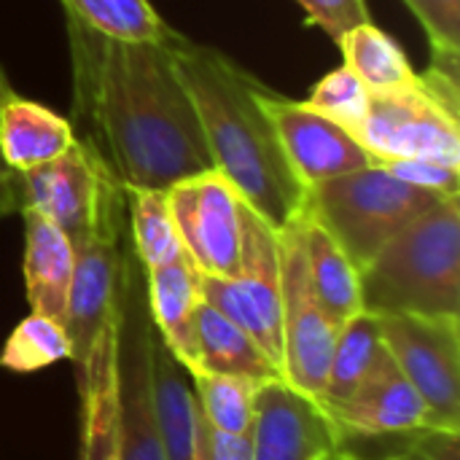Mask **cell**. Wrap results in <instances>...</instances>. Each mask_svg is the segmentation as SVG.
<instances>
[{"mask_svg":"<svg viewBox=\"0 0 460 460\" xmlns=\"http://www.w3.org/2000/svg\"><path fill=\"white\" fill-rule=\"evenodd\" d=\"M62 8L65 16L116 40L175 46L186 38L162 19L151 0H62Z\"/></svg>","mask_w":460,"mask_h":460,"instance_id":"cell-24","label":"cell"},{"mask_svg":"<svg viewBox=\"0 0 460 460\" xmlns=\"http://www.w3.org/2000/svg\"><path fill=\"white\" fill-rule=\"evenodd\" d=\"M208 426L229 437H251L256 423V394L261 385L226 377V375H191L189 377Z\"/></svg>","mask_w":460,"mask_h":460,"instance_id":"cell-27","label":"cell"},{"mask_svg":"<svg viewBox=\"0 0 460 460\" xmlns=\"http://www.w3.org/2000/svg\"><path fill=\"white\" fill-rule=\"evenodd\" d=\"M124 197L129 245L143 272L186 256L170 213L167 189H124Z\"/></svg>","mask_w":460,"mask_h":460,"instance_id":"cell-26","label":"cell"},{"mask_svg":"<svg viewBox=\"0 0 460 460\" xmlns=\"http://www.w3.org/2000/svg\"><path fill=\"white\" fill-rule=\"evenodd\" d=\"M73 348L67 332L59 321L30 313L3 342L0 348V369L30 375L46 369L59 361H70Z\"/></svg>","mask_w":460,"mask_h":460,"instance_id":"cell-28","label":"cell"},{"mask_svg":"<svg viewBox=\"0 0 460 460\" xmlns=\"http://www.w3.org/2000/svg\"><path fill=\"white\" fill-rule=\"evenodd\" d=\"M326 460H364V458H361V456H356L353 450H348V447L342 445V447H337V450H334V453H332Z\"/></svg>","mask_w":460,"mask_h":460,"instance_id":"cell-37","label":"cell"},{"mask_svg":"<svg viewBox=\"0 0 460 460\" xmlns=\"http://www.w3.org/2000/svg\"><path fill=\"white\" fill-rule=\"evenodd\" d=\"M186 369L170 356V350L154 334L151 345V388L154 410L167 460H194L199 402L194 385L186 380Z\"/></svg>","mask_w":460,"mask_h":460,"instance_id":"cell-22","label":"cell"},{"mask_svg":"<svg viewBox=\"0 0 460 460\" xmlns=\"http://www.w3.org/2000/svg\"><path fill=\"white\" fill-rule=\"evenodd\" d=\"M213 170L226 175L240 199L275 232L305 216L307 189L294 175L272 119L261 105V81L224 51L183 38L172 49Z\"/></svg>","mask_w":460,"mask_h":460,"instance_id":"cell-2","label":"cell"},{"mask_svg":"<svg viewBox=\"0 0 460 460\" xmlns=\"http://www.w3.org/2000/svg\"><path fill=\"white\" fill-rule=\"evenodd\" d=\"M299 232L313 291L329 313V318L342 329L350 318L364 313L361 270L348 259L337 240L307 213L299 218Z\"/></svg>","mask_w":460,"mask_h":460,"instance_id":"cell-20","label":"cell"},{"mask_svg":"<svg viewBox=\"0 0 460 460\" xmlns=\"http://www.w3.org/2000/svg\"><path fill=\"white\" fill-rule=\"evenodd\" d=\"M418 437V434H415ZM380 460H423V450H420V442L415 439V442H410L407 447H402V450H396V453H391V456H385V458Z\"/></svg>","mask_w":460,"mask_h":460,"instance_id":"cell-36","label":"cell"},{"mask_svg":"<svg viewBox=\"0 0 460 460\" xmlns=\"http://www.w3.org/2000/svg\"><path fill=\"white\" fill-rule=\"evenodd\" d=\"M13 94V86L5 75V70L0 67V105ZM24 210V181L16 170L8 167V162L3 159L0 151V218L16 216Z\"/></svg>","mask_w":460,"mask_h":460,"instance_id":"cell-34","label":"cell"},{"mask_svg":"<svg viewBox=\"0 0 460 460\" xmlns=\"http://www.w3.org/2000/svg\"><path fill=\"white\" fill-rule=\"evenodd\" d=\"M170 213L186 259L199 275L232 280L240 275L243 199L218 170L189 175L167 189Z\"/></svg>","mask_w":460,"mask_h":460,"instance_id":"cell-11","label":"cell"},{"mask_svg":"<svg viewBox=\"0 0 460 460\" xmlns=\"http://www.w3.org/2000/svg\"><path fill=\"white\" fill-rule=\"evenodd\" d=\"M24 218V291L32 313L65 321L67 294L75 270V248L67 234L43 218L38 210L24 208L19 213Z\"/></svg>","mask_w":460,"mask_h":460,"instance_id":"cell-18","label":"cell"},{"mask_svg":"<svg viewBox=\"0 0 460 460\" xmlns=\"http://www.w3.org/2000/svg\"><path fill=\"white\" fill-rule=\"evenodd\" d=\"M385 356V342L380 337V321L375 313H358L350 318L334 342L329 375H326V388L321 396V407H337L345 399L353 396V391L372 375V369L380 364Z\"/></svg>","mask_w":460,"mask_h":460,"instance_id":"cell-25","label":"cell"},{"mask_svg":"<svg viewBox=\"0 0 460 460\" xmlns=\"http://www.w3.org/2000/svg\"><path fill=\"white\" fill-rule=\"evenodd\" d=\"M431 43V67L458 78L460 0H404Z\"/></svg>","mask_w":460,"mask_h":460,"instance_id":"cell-30","label":"cell"},{"mask_svg":"<svg viewBox=\"0 0 460 460\" xmlns=\"http://www.w3.org/2000/svg\"><path fill=\"white\" fill-rule=\"evenodd\" d=\"M280 240V334H283V380L302 396L321 402L340 326L318 302L299 221L278 232Z\"/></svg>","mask_w":460,"mask_h":460,"instance_id":"cell-9","label":"cell"},{"mask_svg":"<svg viewBox=\"0 0 460 460\" xmlns=\"http://www.w3.org/2000/svg\"><path fill=\"white\" fill-rule=\"evenodd\" d=\"M154 326L146 305L143 270L129 256L119 307V434L121 460H167L151 388Z\"/></svg>","mask_w":460,"mask_h":460,"instance_id":"cell-10","label":"cell"},{"mask_svg":"<svg viewBox=\"0 0 460 460\" xmlns=\"http://www.w3.org/2000/svg\"><path fill=\"white\" fill-rule=\"evenodd\" d=\"M81 396V460H121L119 434V321L75 369Z\"/></svg>","mask_w":460,"mask_h":460,"instance_id":"cell-16","label":"cell"},{"mask_svg":"<svg viewBox=\"0 0 460 460\" xmlns=\"http://www.w3.org/2000/svg\"><path fill=\"white\" fill-rule=\"evenodd\" d=\"M323 412L332 418V423L345 439L434 431L426 402L402 375L388 350L372 369V375L353 391L350 399Z\"/></svg>","mask_w":460,"mask_h":460,"instance_id":"cell-15","label":"cell"},{"mask_svg":"<svg viewBox=\"0 0 460 460\" xmlns=\"http://www.w3.org/2000/svg\"><path fill=\"white\" fill-rule=\"evenodd\" d=\"M124 232L127 210H119L75 245V270L62 321L75 369L86 361L92 345L119 321L124 272L132 256V245H124Z\"/></svg>","mask_w":460,"mask_h":460,"instance_id":"cell-12","label":"cell"},{"mask_svg":"<svg viewBox=\"0 0 460 460\" xmlns=\"http://www.w3.org/2000/svg\"><path fill=\"white\" fill-rule=\"evenodd\" d=\"M261 105L272 119L283 154L305 189L372 164L367 148L348 129L305 102L288 100L270 86H261Z\"/></svg>","mask_w":460,"mask_h":460,"instance_id":"cell-13","label":"cell"},{"mask_svg":"<svg viewBox=\"0 0 460 460\" xmlns=\"http://www.w3.org/2000/svg\"><path fill=\"white\" fill-rule=\"evenodd\" d=\"M305 105L318 111L321 116L332 119L334 124H340L342 129H348L356 137L369 116L372 92L342 65V67L326 73L315 84V89L310 92Z\"/></svg>","mask_w":460,"mask_h":460,"instance_id":"cell-29","label":"cell"},{"mask_svg":"<svg viewBox=\"0 0 460 460\" xmlns=\"http://www.w3.org/2000/svg\"><path fill=\"white\" fill-rule=\"evenodd\" d=\"M385 350L429 407L431 429L460 434V315H377Z\"/></svg>","mask_w":460,"mask_h":460,"instance_id":"cell-8","label":"cell"},{"mask_svg":"<svg viewBox=\"0 0 460 460\" xmlns=\"http://www.w3.org/2000/svg\"><path fill=\"white\" fill-rule=\"evenodd\" d=\"M146 305L154 334L170 350V356L186 369V375H199V350L194 334V315L199 296V272L181 256L164 267L143 272Z\"/></svg>","mask_w":460,"mask_h":460,"instance_id":"cell-17","label":"cell"},{"mask_svg":"<svg viewBox=\"0 0 460 460\" xmlns=\"http://www.w3.org/2000/svg\"><path fill=\"white\" fill-rule=\"evenodd\" d=\"M385 172L394 178L434 191L439 197H460V167H450L442 162L431 159H391V162H377Z\"/></svg>","mask_w":460,"mask_h":460,"instance_id":"cell-31","label":"cell"},{"mask_svg":"<svg viewBox=\"0 0 460 460\" xmlns=\"http://www.w3.org/2000/svg\"><path fill=\"white\" fill-rule=\"evenodd\" d=\"M194 334L199 350V372L243 377L256 385L283 380L280 369L267 358L256 340L205 302L197 305Z\"/></svg>","mask_w":460,"mask_h":460,"instance_id":"cell-21","label":"cell"},{"mask_svg":"<svg viewBox=\"0 0 460 460\" xmlns=\"http://www.w3.org/2000/svg\"><path fill=\"white\" fill-rule=\"evenodd\" d=\"M305 13L307 22L321 27L329 38L340 40L348 30L372 22L367 0H296Z\"/></svg>","mask_w":460,"mask_h":460,"instance_id":"cell-32","label":"cell"},{"mask_svg":"<svg viewBox=\"0 0 460 460\" xmlns=\"http://www.w3.org/2000/svg\"><path fill=\"white\" fill-rule=\"evenodd\" d=\"M24 208L38 210L59 226L73 248L84 243L108 216L127 208L124 186L94 146L75 143L57 159L22 175Z\"/></svg>","mask_w":460,"mask_h":460,"instance_id":"cell-7","label":"cell"},{"mask_svg":"<svg viewBox=\"0 0 460 460\" xmlns=\"http://www.w3.org/2000/svg\"><path fill=\"white\" fill-rule=\"evenodd\" d=\"M439 194L410 186L377 164L307 189L305 213L364 270L404 226L434 208Z\"/></svg>","mask_w":460,"mask_h":460,"instance_id":"cell-4","label":"cell"},{"mask_svg":"<svg viewBox=\"0 0 460 460\" xmlns=\"http://www.w3.org/2000/svg\"><path fill=\"white\" fill-rule=\"evenodd\" d=\"M73 129L124 189H170L213 170L202 127L178 78L172 49L100 35L65 16Z\"/></svg>","mask_w":460,"mask_h":460,"instance_id":"cell-1","label":"cell"},{"mask_svg":"<svg viewBox=\"0 0 460 460\" xmlns=\"http://www.w3.org/2000/svg\"><path fill=\"white\" fill-rule=\"evenodd\" d=\"M194 460H251V437H229L213 431L199 410Z\"/></svg>","mask_w":460,"mask_h":460,"instance_id":"cell-33","label":"cell"},{"mask_svg":"<svg viewBox=\"0 0 460 460\" xmlns=\"http://www.w3.org/2000/svg\"><path fill=\"white\" fill-rule=\"evenodd\" d=\"M199 296L256 340L283 375L280 334V240L278 232L243 202L240 275L232 280L199 275Z\"/></svg>","mask_w":460,"mask_h":460,"instance_id":"cell-6","label":"cell"},{"mask_svg":"<svg viewBox=\"0 0 460 460\" xmlns=\"http://www.w3.org/2000/svg\"><path fill=\"white\" fill-rule=\"evenodd\" d=\"M458 86V78L429 67L404 89L372 94L369 116L356 135L372 164L431 159L460 167Z\"/></svg>","mask_w":460,"mask_h":460,"instance_id":"cell-5","label":"cell"},{"mask_svg":"<svg viewBox=\"0 0 460 460\" xmlns=\"http://www.w3.org/2000/svg\"><path fill=\"white\" fill-rule=\"evenodd\" d=\"M361 302L375 315H460V197L439 199L361 270Z\"/></svg>","mask_w":460,"mask_h":460,"instance_id":"cell-3","label":"cell"},{"mask_svg":"<svg viewBox=\"0 0 460 460\" xmlns=\"http://www.w3.org/2000/svg\"><path fill=\"white\" fill-rule=\"evenodd\" d=\"M337 43L342 49L345 67L372 94L396 92L418 81V73L410 65L399 40L391 38L385 30H380L375 22H364L348 30Z\"/></svg>","mask_w":460,"mask_h":460,"instance_id":"cell-23","label":"cell"},{"mask_svg":"<svg viewBox=\"0 0 460 460\" xmlns=\"http://www.w3.org/2000/svg\"><path fill=\"white\" fill-rule=\"evenodd\" d=\"M423 460H460V434L420 431L418 434Z\"/></svg>","mask_w":460,"mask_h":460,"instance_id":"cell-35","label":"cell"},{"mask_svg":"<svg viewBox=\"0 0 460 460\" xmlns=\"http://www.w3.org/2000/svg\"><path fill=\"white\" fill-rule=\"evenodd\" d=\"M342 445L345 437L318 402L286 380L259 388L251 460H326Z\"/></svg>","mask_w":460,"mask_h":460,"instance_id":"cell-14","label":"cell"},{"mask_svg":"<svg viewBox=\"0 0 460 460\" xmlns=\"http://www.w3.org/2000/svg\"><path fill=\"white\" fill-rule=\"evenodd\" d=\"M73 143V124L51 108L16 92L0 105V151L19 175L62 156Z\"/></svg>","mask_w":460,"mask_h":460,"instance_id":"cell-19","label":"cell"}]
</instances>
